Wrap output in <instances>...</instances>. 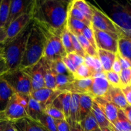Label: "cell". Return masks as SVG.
<instances>
[{
    "label": "cell",
    "mask_w": 131,
    "mask_h": 131,
    "mask_svg": "<svg viewBox=\"0 0 131 131\" xmlns=\"http://www.w3.org/2000/svg\"><path fill=\"white\" fill-rule=\"evenodd\" d=\"M79 124L84 131H92L99 127L92 112L89 113L86 117L81 120Z\"/></svg>",
    "instance_id": "obj_32"
},
{
    "label": "cell",
    "mask_w": 131,
    "mask_h": 131,
    "mask_svg": "<svg viewBox=\"0 0 131 131\" xmlns=\"http://www.w3.org/2000/svg\"><path fill=\"white\" fill-rule=\"evenodd\" d=\"M33 23L32 20L17 36L2 43V56L8 71L16 70L20 67Z\"/></svg>",
    "instance_id": "obj_2"
},
{
    "label": "cell",
    "mask_w": 131,
    "mask_h": 131,
    "mask_svg": "<svg viewBox=\"0 0 131 131\" xmlns=\"http://www.w3.org/2000/svg\"><path fill=\"white\" fill-rule=\"evenodd\" d=\"M76 37L78 38L82 49L86 54L89 55L92 57H98V51L96 49L94 48L92 45L89 42V41L84 37V36L82 34H77L75 35Z\"/></svg>",
    "instance_id": "obj_36"
},
{
    "label": "cell",
    "mask_w": 131,
    "mask_h": 131,
    "mask_svg": "<svg viewBox=\"0 0 131 131\" xmlns=\"http://www.w3.org/2000/svg\"><path fill=\"white\" fill-rule=\"evenodd\" d=\"M82 34L84 36L85 38L89 41L90 43L92 45V47L95 49H97L96 45V42H95V36H94L93 31H92V28L91 26H87L82 32Z\"/></svg>",
    "instance_id": "obj_45"
},
{
    "label": "cell",
    "mask_w": 131,
    "mask_h": 131,
    "mask_svg": "<svg viewBox=\"0 0 131 131\" xmlns=\"http://www.w3.org/2000/svg\"><path fill=\"white\" fill-rule=\"evenodd\" d=\"M0 113L1 114L3 118L9 122H14L24 118H30L26 110L17 100L15 93L9 101L6 109Z\"/></svg>",
    "instance_id": "obj_9"
},
{
    "label": "cell",
    "mask_w": 131,
    "mask_h": 131,
    "mask_svg": "<svg viewBox=\"0 0 131 131\" xmlns=\"http://www.w3.org/2000/svg\"><path fill=\"white\" fill-rule=\"evenodd\" d=\"M42 125L45 127L46 129L50 131H58L57 129L56 124H55V119L53 118L47 114L43 113L39 119V121Z\"/></svg>",
    "instance_id": "obj_40"
},
{
    "label": "cell",
    "mask_w": 131,
    "mask_h": 131,
    "mask_svg": "<svg viewBox=\"0 0 131 131\" xmlns=\"http://www.w3.org/2000/svg\"><path fill=\"white\" fill-rule=\"evenodd\" d=\"M2 60H3V57L2 55H0V61Z\"/></svg>",
    "instance_id": "obj_60"
},
{
    "label": "cell",
    "mask_w": 131,
    "mask_h": 131,
    "mask_svg": "<svg viewBox=\"0 0 131 131\" xmlns=\"http://www.w3.org/2000/svg\"><path fill=\"white\" fill-rule=\"evenodd\" d=\"M92 78L86 79H74L69 86H68L64 92H70L71 93L85 94L91 96V88L92 85Z\"/></svg>",
    "instance_id": "obj_18"
},
{
    "label": "cell",
    "mask_w": 131,
    "mask_h": 131,
    "mask_svg": "<svg viewBox=\"0 0 131 131\" xmlns=\"http://www.w3.org/2000/svg\"><path fill=\"white\" fill-rule=\"evenodd\" d=\"M71 3L74 7L78 9L91 23L92 12L89 3L84 0H73L71 1Z\"/></svg>",
    "instance_id": "obj_30"
},
{
    "label": "cell",
    "mask_w": 131,
    "mask_h": 131,
    "mask_svg": "<svg viewBox=\"0 0 131 131\" xmlns=\"http://www.w3.org/2000/svg\"><path fill=\"white\" fill-rule=\"evenodd\" d=\"M68 124H69V127H70V131H84L81 127L79 122H68Z\"/></svg>",
    "instance_id": "obj_52"
},
{
    "label": "cell",
    "mask_w": 131,
    "mask_h": 131,
    "mask_svg": "<svg viewBox=\"0 0 131 131\" xmlns=\"http://www.w3.org/2000/svg\"><path fill=\"white\" fill-rule=\"evenodd\" d=\"M71 1L33 0L31 12L35 24L59 33L66 27Z\"/></svg>",
    "instance_id": "obj_1"
},
{
    "label": "cell",
    "mask_w": 131,
    "mask_h": 131,
    "mask_svg": "<svg viewBox=\"0 0 131 131\" xmlns=\"http://www.w3.org/2000/svg\"><path fill=\"white\" fill-rule=\"evenodd\" d=\"M70 35H71V38L72 43H73V49H74V52L84 58V57L86 55V53L85 52V51H83V49H82V46H81L80 43L77 37H76L74 35H73V33H71V32H70Z\"/></svg>",
    "instance_id": "obj_44"
},
{
    "label": "cell",
    "mask_w": 131,
    "mask_h": 131,
    "mask_svg": "<svg viewBox=\"0 0 131 131\" xmlns=\"http://www.w3.org/2000/svg\"><path fill=\"white\" fill-rule=\"evenodd\" d=\"M127 120L131 123V106L128 105L124 110H122Z\"/></svg>",
    "instance_id": "obj_54"
},
{
    "label": "cell",
    "mask_w": 131,
    "mask_h": 131,
    "mask_svg": "<svg viewBox=\"0 0 131 131\" xmlns=\"http://www.w3.org/2000/svg\"><path fill=\"white\" fill-rule=\"evenodd\" d=\"M37 25L41 29L44 37V50L42 58L50 62L66 56L67 54L60 38L61 33L38 24Z\"/></svg>",
    "instance_id": "obj_4"
},
{
    "label": "cell",
    "mask_w": 131,
    "mask_h": 131,
    "mask_svg": "<svg viewBox=\"0 0 131 131\" xmlns=\"http://www.w3.org/2000/svg\"><path fill=\"white\" fill-rule=\"evenodd\" d=\"M11 0H1L0 5V27L5 28L8 19ZM6 29V28H5Z\"/></svg>",
    "instance_id": "obj_33"
},
{
    "label": "cell",
    "mask_w": 131,
    "mask_h": 131,
    "mask_svg": "<svg viewBox=\"0 0 131 131\" xmlns=\"http://www.w3.org/2000/svg\"><path fill=\"white\" fill-rule=\"evenodd\" d=\"M68 17L75 19L77 20H80V21L84 23L87 26H91V23L89 20L87 19L79 10L75 7L73 6L71 3V1L70 2V5L69 6V10H68Z\"/></svg>",
    "instance_id": "obj_39"
},
{
    "label": "cell",
    "mask_w": 131,
    "mask_h": 131,
    "mask_svg": "<svg viewBox=\"0 0 131 131\" xmlns=\"http://www.w3.org/2000/svg\"><path fill=\"white\" fill-rule=\"evenodd\" d=\"M97 49L110 51L114 54L118 52V41L119 36L114 33H108L92 26Z\"/></svg>",
    "instance_id": "obj_8"
},
{
    "label": "cell",
    "mask_w": 131,
    "mask_h": 131,
    "mask_svg": "<svg viewBox=\"0 0 131 131\" xmlns=\"http://www.w3.org/2000/svg\"><path fill=\"white\" fill-rule=\"evenodd\" d=\"M98 56L104 72L111 71L116 54L102 49H98Z\"/></svg>",
    "instance_id": "obj_22"
},
{
    "label": "cell",
    "mask_w": 131,
    "mask_h": 131,
    "mask_svg": "<svg viewBox=\"0 0 131 131\" xmlns=\"http://www.w3.org/2000/svg\"><path fill=\"white\" fill-rule=\"evenodd\" d=\"M12 123L16 131H50L39 122L31 118H24Z\"/></svg>",
    "instance_id": "obj_17"
},
{
    "label": "cell",
    "mask_w": 131,
    "mask_h": 131,
    "mask_svg": "<svg viewBox=\"0 0 131 131\" xmlns=\"http://www.w3.org/2000/svg\"><path fill=\"white\" fill-rule=\"evenodd\" d=\"M94 99L88 95H80L79 98V122L91 112Z\"/></svg>",
    "instance_id": "obj_23"
},
{
    "label": "cell",
    "mask_w": 131,
    "mask_h": 131,
    "mask_svg": "<svg viewBox=\"0 0 131 131\" xmlns=\"http://www.w3.org/2000/svg\"><path fill=\"white\" fill-rule=\"evenodd\" d=\"M62 93L59 90L42 88L37 90L32 91L30 93L31 97L39 103L42 110H44L46 106L51 104L54 100Z\"/></svg>",
    "instance_id": "obj_12"
},
{
    "label": "cell",
    "mask_w": 131,
    "mask_h": 131,
    "mask_svg": "<svg viewBox=\"0 0 131 131\" xmlns=\"http://www.w3.org/2000/svg\"><path fill=\"white\" fill-rule=\"evenodd\" d=\"M87 26L80 20L68 16L66 28L73 35L82 34V32Z\"/></svg>",
    "instance_id": "obj_31"
},
{
    "label": "cell",
    "mask_w": 131,
    "mask_h": 131,
    "mask_svg": "<svg viewBox=\"0 0 131 131\" xmlns=\"http://www.w3.org/2000/svg\"><path fill=\"white\" fill-rule=\"evenodd\" d=\"M117 53L131 62V31L121 29L118 41Z\"/></svg>",
    "instance_id": "obj_14"
},
{
    "label": "cell",
    "mask_w": 131,
    "mask_h": 131,
    "mask_svg": "<svg viewBox=\"0 0 131 131\" xmlns=\"http://www.w3.org/2000/svg\"><path fill=\"white\" fill-rule=\"evenodd\" d=\"M93 99L103 111L110 124L114 123L118 118L119 109L103 97H96Z\"/></svg>",
    "instance_id": "obj_15"
},
{
    "label": "cell",
    "mask_w": 131,
    "mask_h": 131,
    "mask_svg": "<svg viewBox=\"0 0 131 131\" xmlns=\"http://www.w3.org/2000/svg\"><path fill=\"white\" fill-rule=\"evenodd\" d=\"M120 88H123L130 85L131 83V68L123 69L119 73Z\"/></svg>",
    "instance_id": "obj_43"
},
{
    "label": "cell",
    "mask_w": 131,
    "mask_h": 131,
    "mask_svg": "<svg viewBox=\"0 0 131 131\" xmlns=\"http://www.w3.org/2000/svg\"><path fill=\"white\" fill-rule=\"evenodd\" d=\"M67 56L71 60V61L74 64L76 69H77L80 65H81L82 64H83L84 63V58L83 57H82V56H79L78 54H77L75 52H72V53L68 54Z\"/></svg>",
    "instance_id": "obj_46"
},
{
    "label": "cell",
    "mask_w": 131,
    "mask_h": 131,
    "mask_svg": "<svg viewBox=\"0 0 131 131\" xmlns=\"http://www.w3.org/2000/svg\"><path fill=\"white\" fill-rule=\"evenodd\" d=\"M44 65V81L45 88L56 90V75L50 68L48 62L42 58Z\"/></svg>",
    "instance_id": "obj_25"
},
{
    "label": "cell",
    "mask_w": 131,
    "mask_h": 131,
    "mask_svg": "<svg viewBox=\"0 0 131 131\" xmlns=\"http://www.w3.org/2000/svg\"><path fill=\"white\" fill-rule=\"evenodd\" d=\"M1 0H0V5H1Z\"/></svg>",
    "instance_id": "obj_61"
},
{
    "label": "cell",
    "mask_w": 131,
    "mask_h": 131,
    "mask_svg": "<svg viewBox=\"0 0 131 131\" xmlns=\"http://www.w3.org/2000/svg\"><path fill=\"white\" fill-rule=\"evenodd\" d=\"M110 85L105 79L104 74L92 78L91 95L92 98L104 97L107 93Z\"/></svg>",
    "instance_id": "obj_19"
},
{
    "label": "cell",
    "mask_w": 131,
    "mask_h": 131,
    "mask_svg": "<svg viewBox=\"0 0 131 131\" xmlns=\"http://www.w3.org/2000/svg\"><path fill=\"white\" fill-rule=\"evenodd\" d=\"M58 131H70V127L68 122L65 119L55 120Z\"/></svg>",
    "instance_id": "obj_47"
},
{
    "label": "cell",
    "mask_w": 131,
    "mask_h": 131,
    "mask_svg": "<svg viewBox=\"0 0 131 131\" xmlns=\"http://www.w3.org/2000/svg\"><path fill=\"white\" fill-rule=\"evenodd\" d=\"M71 98V93L70 92H62L51 104L62 112L66 121H68L69 119Z\"/></svg>",
    "instance_id": "obj_20"
},
{
    "label": "cell",
    "mask_w": 131,
    "mask_h": 131,
    "mask_svg": "<svg viewBox=\"0 0 131 131\" xmlns=\"http://www.w3.org/2000/svg\"><path fill=\"white\" fill-rule=\"evenodd\" d=\"M91 112L93 114L99 127L101 128V129L109 128L110 122L107 119L106 116L104 115L103 111H101V109L99 107V106H98V104L95 101L93 102L92 109H91Z\"/></svg>",
    "instance_id": "obj_29"
},
{
    "label": "cell",
    "mask_w": 131,
    "mask_h": 131,
    "mask_svg": "<svg viewBox=\"0 0 131 131\" xmlns=\"http://www.w3.org/2000/svg\"><path fill=\"white\" fill-rule=\"evenodd\" d=\"M44 50V37L43 33L39 27L33 22L19 69H26L37 63L43 57Z\"/></svg>",
    "instance_id": "obj_3"
},
{
    "label": "cell",
    "mask_w": 131,
    "mask_h": 131,
    "mask_svg": "<svg viewBox=\"0 0 131 131\" xmlns=\"http://www.w3.org/2000/svg\"><path fill=\"white\" fill-rule=\"evenodd\" d=\"M92 131H111L109 128H104V129H101V128L98 127L97 129H95V130Z\"/></svg>",
    "instance_id": "obj_58"
},
{
    "label": "cell",
    "mask_w": 131,
    "mask_h": 131,
    "mask_svg": "<svg viewBox=\"0 0 131 131\" xmlns=\"http://www.w3.org/2000/svg\"><path fill=\"white\" fill-rule=\"evenodd\" d=\"M74 79H86L89 78H93V74L91 72L87 65L83 63L81 65H80L77 69L74 74H73Z\"/></svg>",
    "instance_id": "obj_38"
},
{
    "label": "cell",
    "mask_w": 131,
    "mask_h": 131,
    "mask_svg": "<svg viewBox=\"0 0 131 131\" xmlns=\"http://www.w3.org/2000/svg\"><path fill=\"white\" fill-rule=\"evenodd\" d=\"M7 72H8V69L7 65L3 59L0 61V77L6 74Z\"/></svg>",
    "instance_id": "obj_53"
},
{
    "label": "cell",
    "mask_w": 131,
    "mask_h": 131,
    "mask_svg": "<svg viewBox=\"0 0 131 131\" xmlns=\"http://www.w3.org/2000/svg\"><path fill=\"white\" fill-rule=\"evenodd\" d=\"M16 93L30 95L32 91L30 79L22 69L8 71L1 77Z\"/></svg>",
    "instance_id": "obj_6"
},
{
    "label": "cell",
    "mask_w": 131,
    "mask_h": 131,
    "mask_svg": "<svg viewBox=\"0 0 131 131\" xmlns=\"http://www.w3.org/2000/svg\"><path fill=\"white\" fill-rule=\"evenodd\" d=\"M6 29L4 28L0 27V43H3L6 40Z\"/></svg>",
    "instance_id": "obj_55"
},
{
    "label": "cell",
    "mask_w": 131,
    "mask_h": 131,
    "mask_svg": "<svg viewBox=\"0 0 131 131\" xmlns=\"http://www.w3.org/2000/svg\"><path fill=\"white\" fill-rule=\"evenodd\" d=\"M43 113V110L39 103L30 95L28 104V114L30 118L39 121V119Z\"/></svg>",
    "instance_id": "obj_28"
},
{
    "label": "cell",
    "mask_w": 131,
    "mask_h": 131,
    "mask_svg": "<svg viewBox=\"0 0 131 131\" xmlns=\"http://www.w3.org/2000/svg\"><path fill=\"white\" fill-rule=\"evenodd\" d=\"M60 38H61L62 46L67 54L72 53V52H74L73 43H72L71 38L70 32L67 29L66 27L62 31L61 35H60Z\"/></svg>",
    "instance_id": "obj_37"
},
{
    "label": "cell",
    "mask_w": 131,
    "mask_h": 131,
    "mask_svg": "<svg viewBox=\"0 0 131 131\" xmlns=\"http://www.w3.org/2000/svg\"><path fill=\"white\" fill-rule=\"evenodd\" d=\"M32 21V14L31 10L16 18L6 28V40L12 39L17 36Z\"/></svg>",
    "instance_id": "obj_11"
},
{
    "label": "cell",
    "mask_w": 131,
    "mask_h": 131,
    "mask_svg": "<svg viewBox=\"0 0 131 131\" xmlns=\"http://www.w3.org/2000/svg\"><path fill=\"white\" fill-rule=\"evenodd\" d=\"M109 129L111 131H131V123L127 120L123 111L119 110L117 120L110 124Z\"/></svg>",
    "instance_id": "obj_24"
},
{
    "label": "cell",
    "mask_w": 131,
    "mask_h": 131,
    "mask_svg": "<svg viewBox=\"0 0 131 131\" xmlns=\"http://www.w3.org/2000/svg\"><path fill=\"white\" fill-rule=\"evenodd\" d=\"M105 79L107 81L108 83L110 86L119 87L120 88V78L119 74L114 72L113 71L104 72Z\"/></svg>",
    "instance_id": "obj_42"
},
{
    "label": "cell",
    "mask_w": 131,
    "mask_h": 131,
    "mask_svg": "<svg viewBox=\"0 0 131 131\" xmlns=\"http://www.w3.org/2000/svg\"><path fill=\"white\" fill-rule=\"evenodd\" d=\"M130 86H131V83H130Z\"/></svg>",
    "instance_id": "obj_62"
},
{
    "label": "cell",
    "mask_w": 131,
    "mask_h": 131,
    "mask_svg": "<svg viewBox=\"0 0 131 131\" xmlns=\"http://www.w3.org/2000/svg\"><path fill=\"white\" fill-rule=\"evenodd\" d=\"M62 60L63 63L65 65L66 67L68 69V70L72 74H74L76 71V67H74V64L73 63V62L71 61V60L68 57V56H65L64 57L62 58Z\"/></svg>",
    "instance_id": "obj_48"
},
{
    "label": "cell",
    "mask_w": 131,
    "mask_h": 131,
    "mask_svg": "<svg viewBox=\"0 0 131 131\" xmlns=\"http://www.w3.org/2000/svg\"><path fill=\"white\" fill-rule=\"evenodd\" d=\"M32 3H33V0L32 1L11 0L8 19L5 28L6 29L10 23H12L13 20H15L21 15L30 11L32 8Z\"/></svg>",
    "instance_id": "obj_13"
},
{
    "label": "cell",
    "mask_w": 131,
    "mask_h": 131,
    "mask_svg": "<svg viewBox=\"0 0 131 131\" xmlns=\"http://www.w3.org/2000/svg\"><path fill=\"white\" fill-rule=\"evenodd\" d=\"M128 105L131 106V86H128L121 88Z\"/></svg>",
    "instance_id": "obj_50"
},
{
    "label": "cell",
    "mask_w": 131,
    "mask_h": 131,
    "mask_svg": "<svg viewBox=\"0 0 131 131\" xmlns=\"http://www.w3.org/2000/svg\"><path fill=\"white\" fill-rule=\"evenodd\" d=\"M116 58L119 60V63L121 64V66L122 70L123 69H129L131 68V62L128 60H127L125 58H123L122 56H121L120 55L118 54V53H116Z\"/></svg>",
    "instance_id": "obj_49"
},
{
    "label": "cell",
    "mask_w": 131,
    "mask_h": 131,
    "mask_svg": "<svg viewBox=\"0 0 131 131\" xmlns=\"http://www.w3.org/2000/svg\"><path fill=\"white\" fill-rule=\"evenodd\" d=\"M0 55H2V43H0Z\"/></svg>",
    "instance_id": "obj_59"
},
{
    "label": "cell",
    "mask_w": 131,
    "mask_h": 131,
    "mask_svg": "<svg viewBox=\"0 0 131 131\" xmlns=\"http://www.w3.org/2000/svg\"><path fill=\"white\" fill-rule=\"evenodd\" d=\"M103 98L113 103L119 110H124L128 106L121 88L119 87H113L110 86L107 93Z\"/></svg>",
    "instance_id": "obj_16"
},
{
    "label": "cell",
    "mask_w": 131,
    "mask_h": 131,
    "mask_svg": "<svg viewBox=\"0 0 131 131\" xmlns=\"http://www.w3.org/2000/svg\"><path fill=\"white\" fill-rule=\"evenodd\" d=\"M84 63L93 74V78L104 74L101 63L98 57H92L86 54L84 57Z\"/></svg>",
    "instance_id": "obj_26"
},
{
    "label": "cell",
    "mask_w": 131,
    "mask_h": 131,
    "mask_svg": "<svg viewBox=\"0 0 131 131\" xmlns=\"http://www.w3.org/2000/svg\"><path fill=\"white\" fill-rule=\"evenodd\" d=\"M4 131H16V130H15V129H14L12 123L8 122L6 123V125H5Z\"/></svg>",
    "instance_id": "obj_56"
},
{
    "label": "cell",
    "mask_w": 131,
    "mask_h": 131,
    "mask_svg": "<svg viewBox=\"0 0 131 131\" xmlns=\"http://www.w3.org/2000/svg\"><path fill=\"white\" fill-rule=\"evenodd\" d=\"M29 77L32 91L45 88L44 81V65L42 58L37 63L30 67L22 69Z\"/></svg>",
    "instance_id": "obj_10"
},
{
    "label": "cell",
    "mask_w": 131,
    "mask_h": 131,
    "mask_svg": "<svg viewBox=\"0 0 131 131\" xmlns=\"http://www.w3.org/2000/svg\"><path fill=\"white\" fill-rule=\"evenodd\" d=\"M90 4L92 9L91 26L96 29L110 33H114L119 37L121 29L107 15L98 8L96 6Z\"/></svg>",
    "instance_id": "obj_7"
},
{
    "label": "cell",
    "mask_w": 131,
    "mask_h": 131,
    "mask_svg": "<svg viewBox=\"0 0 131 131\" xmlns=\"http://www.w3.org/2000/svg\"><path fill=\"white\" fill-rule=\"evenodd\" d=\"M74 80V78L73 75L57 74L56 90H59L62 92H64L68 86H69Z\"/></svg>",
    "instance_id": "obj_35"
},
{
    "label": "cell",
    "mask_w": 131,
    "mask_h": 131,
    "mask_svg": "<svg viewBox=\"0 0 131 131\" xmlns=\"http://www.w3.org/2000/svg\"><path fill=\"white\" fill-rule=\"evenodd\" d=\"M109 14V17L121 29L131 31V1L113 2Z\"/></svg>",
    "instance_id": "obj_5"
},
{
    "label": "cell",
    "mask_w": 131,
    "mask_h": 131,
    "mask_svg": "<svg viewBox=\"0 0 131 131\" xmlns=\"http://www.w3.org/2000/svg\"><path fill=\"white\" fill-rule=\"evenodd\" d=\"M7 122H8L5 121V120L3 118L2 116H1V114L0 113V131H4L5 125H6V123Z\"/></svg>",
    "instance_id": "obj_57"
},
{
    "label": "cell",
    "mask_w": 131,
    "mask_h": 131,
    "mask_svg": "<svg viewBox=\"0 0 131 131\" xmlns=\"http://www.w3.org/2000/svg\"><path fill=\"white\" fill-rule=\"evenodd\" d=\"M43 111L44 113L47 114L48 115L52 117L55 120L65 119V117H64V115L62 113V112L52 104H50L49 106H46V108Z\"/></svg>",
    "instance_id": "obj_41"
},
{
    "label": "cell",
    "mask_w": 131,
    "mask_h": 131,
    "mask_svg": "<svg viewBox=\"0 0 131 131\" xmlns=\"http://www.w3.org/2000/svg\"><path fill=\"white\" fill-rule=\"evenodd\" d=\"M15 93L11 86L0 77V113L6 109L9 101Z\"/></svg>",
    "instance_id": "obj_21"
},
{
    "label": "cell",
    "mask_w": 131,
    "mask_h": 131,
    "mask_svg": "<svg viewBox=\"0 0 131 131\" xmlns=\"http://www.w3.org/2000/svg\"><path fill=\"white\" fill-rule=\"evenodd\" d=\"M121 70H122V68H121V66L120 63H119V60H118V59L117 58L116 56L115 61H114V63H113V67H112V71L119 74V73L121 72Z\"/></svg>",
    "instance_id": "obj_51"
},
{
    "label": "cell",
    "mask_w": 131,
    "mask_h": 131,
    "mask_svg": "<svg viewBox=\"0 0 131 131\" xmlns=\"http://www.w3.org/2000/svg\"><path fill=\"white\" fill-rule=\"evenodd\" d=\"M48 62L50 65V68L52 70V71L55 73V75H57V74H64V75H73V74L66 67L65 65L62 60V58L58 59V60L50 61V62L48 61Z\"/></svg>",
    "instance_id": "obj_34"
},
{
    "label": "cell",
    "mask_w": 131,
    "mask_h": 131,
    "mask_svg": "<svg viewBox=\"0 0 131 131\" xmlns=\"http://www.w3.org/2000/svg\"><path fill=\"white\" fill-rule=\"evenodd\" d=\"M79 98L80 94L71 93L69 119L68 122H79Z\"/></svg>",
    "instance_id": "obj_27"
}]
</instances>
